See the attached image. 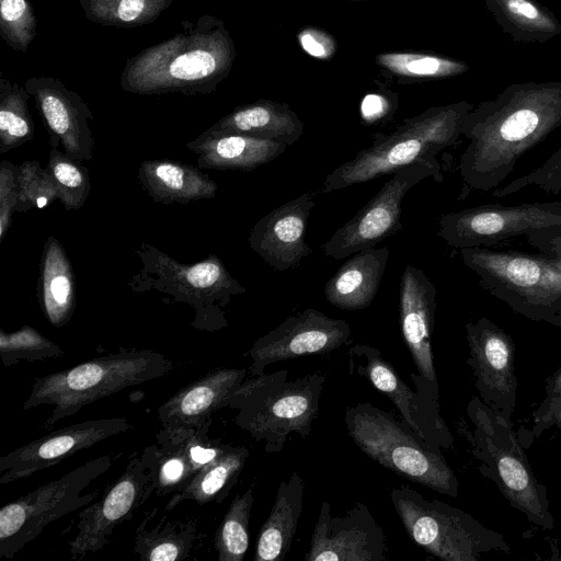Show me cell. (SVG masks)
<instances>
[{
  "mask_svg": "<svg viewBox=\"0 0 561 561\" xmlns=\"http://www.w3.org/2000/svg\"><path fill=\"white\" fill-rule=\"evenodd\" d=\"M254 502L253 489L237 494L224 515L214 538L219 561H242L249 549V525Z\"/></svg>",
  "mask_w": 561,
  "mask_h": 561,
  "instance_id": "obj_36",
  "label": "cell"
},
{
  "mask_svg": "<svg viewBox=\"0 0 561 561\" xmlns=\"http://www.w3.org/2000/svg\"><path fill=\"white\" fill-rule=\"evenodd\" d=\"M430 176L443 182L439 163L415 162L393 172L377 194L322 245L325 256L346 259L400 231L405 194Z\"/></svg>",
  "mask_w": 561,
  "mask_h": 561,
  "instance_id": "obj_13",
  "label": "cell"
},
{
  "mask_svg": "<svg viewBox=\"0 0 561 561\" xmlns=\"http://www.w3.org/2000/svg\"><path fill=\"white\" fill-rule=\"evenodd\" d=\"M389 249H366L352 254L325 283L324 296L336 308L360 310L368 307L379 288Z\"/></svg>",
  "mask_w": 561,
  "mask_h": 561,
  "instance_id": "obj_26",
  "label": "cell"
},
{
  "mask_svg": "<svg viewBox=\"0 0 561 561\" xmlns=\"http://www.w3.org/2000/svg\"><path fill=\"white\" fill-rule=\"evenodd\" d=\"M18 205L15 211L45 208L58 199V191L49 170L38 161H24L16 169Z\"/></svg>",
  "mask_w": 561,
  "mask_h": 561,
  "instance_id": "obj_39",
  "label": "cell"
},
{
  "mask_svg": "<svg viewBox=\"0 0 561 561\" xmlns=\"http://www.w3.org/2000/svg\"><path fill=\"white\" fill-rule=\"evenodd\" d=\"M174 36L129 58L121 75L124 91L149 95L161 93H211L228 77L236 46L222 20L202 15L195 23L182 22Z\"/></svg>",
  "mask_w": 561,
  "mask_h": 561,
  "instance_id": "obj_1",
  "label": "cell"
},
{
  "mask_svg": "<svg viewBox=\"0 0 561 561\" xmlns=\"http://www.w3.org/2000/svg\"><path fill=\"white\" fill-rule=\"evenodd\" d=\"M436 288L423 270L405 265L399 289V313L403 340L417 373L438 388L432 351Z\"/></svg>",
  "mask_w": 561,
  "mask_h": 561,
  "instance_id": "obj_23",
  "label": "cell"
},
{
  "mask_svg": "<svg viewBox=\"0 0 561 561\" xmlns=\"http://www.w3.org/2000/svg\"><path fill=\"white\" fill-rule=\"evenodd\" d=\"M301 49L309 56L328 60L336 53V42L334 37L322 28L306 26L297 35Z\"/></svg>",
  "mask_w": 561,
  "mask_h": 561,
  "instance_id": "obj_45",
  "label": "cell"
},
{
  "mask_svg": "<svg viewBox=\"0 0 561 561\" xmlns=\"http://www.w3.org/2000/svg\"><path fill=\"white\" fill-rule=\"evenodd\" d=\"M558 222H561V202L486 204L443 215L437 236L458 250L490 248Z\"/></svg>",
  "mask_w": 561,
  "mask_h": 561,
  "instance_id": "obj_14",
  "label": "cell"
},
{
  "mask_svg": "<svg viewBox=\"0 0 561 561\" xmlns=\"http://www.w3.org/2000/svg\"><path fill=\"white\" fill-rule=\"evenodd\" d=\"M561 125L559 103H503L468 113L461 135L469 139L459 160L460 198L472 191H493L518 159Z\"/></svg>",
  "mask_w": 561,
  "mask_h": 561,
  "instance_id": "obj_2",
  "label": "cell"
},
{
  "mask_svg": "<svg viewBox=\"0 0 561 561\" xmlns=\"http://www.w3.org/2000/svg\"><path fill=\"white\" fill-rule=\"evenodd\" d=\"M348 370L366 378L396 405L401 419L424 443L436 448H449L454 437L439 414L438 388L419 373H411L413 391L381 355L380 351L355 344L347 352Z\"/></svg>",
  "mask_w": 561,
  "mask_h": 561,
  "instance_id": "obj_12",
  "label": "cell"
},
{
  "mask_svg": "<svg viewBox=\"0 0 561 561\" xmlns=\"http://www.w3.org/2000/svg\"><path fill=\"white\" fill-rule=\"evenodd\" d=\"M37 21L30 0H0V34L14 50L26 53Z\"/></svg>",
  "mask_w": 561,
  "mask_h": 561,
  "instance_id": "obj_40",
  "label": "cell"
},
{
  "mask_svg": "<svg viewBox=\"0 0 561 561\" xmlns=\"http://www.w3.org/2000/svg\"><path fill=\"white\" fill-rule=\"evenodd\" d=\"M32 96L25 88L5 78L0 79V153L31 141L35 126L27 101Z\"/></svg>",
  "mask_w": 561,
  "mask_h": 561,
  "instance_id": "obj_34",
  "label": "cell"
},
{
  "mask_svg": "<svg viewBox=\"0 0 561 561\" xmlns=\"http://www.w3.org/2000/svg\"><path fill=\"white\" fill-rule=\"evenodd\" d=\"M288 371L280 369L255 376L236 387L222 401V408L234 409V424L264 450L279 453L290 433L306 439L319 412L325 375L316 371L287 380Z\"/></svg>",
  "mask_w": 561,
  "mask_h": 561,
  "instance_id": "obj_3",
  "label": "cell"
},
{
  "mask_svg": "<svg viewBox=\"0 0 561 561\" xmlns=\"http://www.w3.org/2000/svg\"><path fill=\"white\" fill-rule=\"evenodd\" d=\"M16 169L11 161H2L0 165V241L8 233L12 214L18 205Z\"/></svg>",
  "mask_w": 561,
  "mask_h": 561,
  "instance_id": "obj_42",
  "label": "cell"
},
{
  "mask_svg": "<svg viewBox=\"0 0 561 561\" xmlns=\"http://www.w3.org/2000/svg\"><path fill=\"white\" fill-rule=\"evenodd\" d=\"M472 428H461L479 460L482 476L492 480L512 507L529 522L552 530L554 518L549 510L547 489L541 484L513 431L512 422L495 413L478 396L467 404Z\"/></svg>",
  "mask_w": 561,
  "mask_h": 561,
  "instance_id": "obj_6",
  "label": "cell"
},
{
  "mask_svg": "<svg viewBox=\"0 0 561 561\" xmlns=\"http://www.w3.org/2000/svg\"><path fill=\"white\" fill-rule=\"evenodd\" d=\"M61 355L64 351L56 343L30 325H23L11 333L0 331V357L7 368L20 360H44Z\"/></svg>",
  "mask_w": 561,
  "mask_h": 561,
  "instance_id": "obj_38",
  "label": "cell"
},
{
  "mask_svg": "<svg viewBox=\"0 0 561 561\" xmlns=\"http://www.w3.org/2000/svg\"><path fill=\"white\" fill-rule=\"evenodd\" d=\"M37 297L51 325L61 328L70 321L76 306L75 274L64 247L53 236L44 244Z\"/></svg>",
  "mask_w": 561,
  "mask_h": 561,
  "instance_id": "obj_31",
  "label": "cell"
},
{
  "mask_svg": "<svg viewBox=\"0 0 561 561\" xmlns=\"http://www.w3.org/2000/svg\"><path fill=\"white\" fill-rule=\"evenodd\" d=\"M468 113L467 103L431 107L405 118L390 134H374L370 147L359 150L353 159L327 175L321 193H331L392 174L415 162L438 163L437 154L457 145Z\"/></svg>",
  "mask_w": 561,
  "mask_h": 561,
  "instance_id": "obj_5",
  "label": "cell"
},
{
  "mask_svg": "<svg viewBox=\"0 0 561 561\" xmlns=\"http://www.w3.org/2000/svg\"><path fill=\"white\" fill-rule=\"evenodd\" d=\"M466 337L470 354L467 364L473 373L479 398L495 413L511 421L517 399L512 337L484 316L466 324Z\"/></svg>",
  "mask_w": 561,
  "mask_h": 561,
  "instance_id": "obj_16",
  "label": "cell"
},
{
  "mask_svg": "<svg viewBox=\"0 0 561 561\" xmlns=\"http://www.w3.org/2000/svg\"><path fill=\"white\" fill-rule=\"evenodd\" d=\"M386 537L369 508L359 502L344 516H332L323 501L305 561H386Z\"/></svg>",
  "mask_w": 561,
  "mask_h": 561,
  "instance_id": "obj_20",
  "label": "cell"
},
{
  "mask_svg": "<svg viewBox=\"0 0 561 561\" xmlns=\"http://www.w3.org/2000/svg\"><path fill=\"white\" fill-rule=\"evenodd\" d=\"M112 463V454L101 455L3 505L0 508V557L13 558L50 523L96 500L98 492H81Z\"/></svg>",
  "mask_w": 561,
  "mask_h": 561,
  "instance_id": "obj_11",
  "label": "cell"
},
{
  "mask_svg": "<svg viewBox=\"0 0 561 561\" xmlns=\"http://www.w3.org/2000/svg\"><path fill=\"white\" fill-rule=\"evenodd\" d=\"M390 499L409 537L440 560L478 561L485 553L511 550L502 534L460 508L424 497L409 485L392 488Z\"/></svg>",
  "mask_w": 561,
  "mask_h": 561,
  "instance_id": "obj_10",
  "label": "cell"
},
{
  "mask_svg": "<svg viewBox=\"0 0 561 561\" xmlns=\"http://www.w3.org/2000/svg\"><path fill=\"white\" fill-rule=\"evenodd\" d=\"M24 88L35 99L53 148L77 161L93 156L94 139L89 121L93 114L82 98L53 77H33Z\"/></svg>",
  "mask_w": 561,
  "mask_h": 561,
  "instance_id": "obj_21",
  "label": "cell"
},
{
  "mask_svg": "<svg viewBox=\"0 0 561 561\" xmlns=\"http://www.w3.org/2000/svg\"><path fill=\"white\" fill-rule=\"evenodd\" d=\"M134 252L141 270L127 285L135 293L157 291L167 301L193 308L192 325L199 330L217 331L228 325L225 308L231 298L247 291L227 271L221 260L210 254L195 264H181L157 248L142 242Z\"/></svg>",
  "mask_w": 561,
  "mask_h": 561,
  "instance_id": "obj_7",
  "label": "cell"
},
{
  "mask_svg": "<svg viewBox=\"0 0 561 561\" xmlns=\"http://www.w3.org/2000/svg\"><path fill=\"white\" fill-rule=\"evenodd\" d=\"M533 435L539 437L542 432L551 426H557L559 432V440L561 444V401L549 409L545 414L539 417L533 419Z\"/></svg>",
  "mask_w": 561,
  "mask_h": 561,
  "instance_id": "obj_47",
  "label": "cell"
},
{
  "mask_svg": "<svg viewBox=\"0 0 561 561\" xmlns=\"http://www.w3.org/2000/svg\"><path fill=\"white\" fill-rule=\"evenodd\" d=\"M245 368L220 367L182 387L157 410L163 428H202L211 424V414L222 409L224 399L247 376Z\"/></svg>",
  "mask_w": 561,
  "mask_h": 561,
  "instance_id": "obj_24",
  "label": "cell"
},
{
  "mask_svg": "<svg viewBox=\"0 0 561 561\" xmlns=\"http://www.w3.org/2000/svg\"><path fill=\"white\" fill-rule=\"evenodd\" d=\"M196 518L175 519L157 507L145 513L135 530L134 552L142 561H183L202 542Z\"/></svg>",
  "mask_w": 561,
  "mask_h": 561,
  "instance_id": "obj_28",
  "label": "cell"
},
{
  "mask_svg": "<svg viewBox=\"0 0 561 561\" xmlns=\"http://www.w3.org/2000/svg\"><path fill=\"white\" fill-rule=\"evenodd\" d=\"M397 107V93L381 90L369 92L360 102V119L367 126L383 124L391 119Z\"/></svg>",
  "mask_w": 561,
  "mask_h": 561,
  "instance_id": "obj_43",
  "label": "cell"
},
{
  "mask_svg": "<svg viewBox=\"0 0 561 561\" xmlns=\"http://www.w3.org/2000/svg\"><path fill=\"white\" fill-rule=\"evenodd\" d=\"M314 197L316 192L304 193L271 210L251 229L250 248L273 270L296 268L312 252L305 237Z\"/></svg>",
  "mask_w": 561,
  "mask_h": 561,
  "instance_id": "obj_22",
  "label": "cell"
},
{
  "mask_svg": "<svg viewBox=\"0 0 561 561\" xmlns=\"http://www.w3.org/2000/svg\"><path fill=\"white\" fill-rule=\"evenodd\" d=\"M347 1H363V0H347Z\"/></svg>",
  "mask_w": 561,
  "mask_h": 561,
  "instance_id": "obj_49",
  "label": "cell"
},
{
  "mask_svg": "<svg viewBox=\"0 0 561 561\" xmlns=\"http://www.w3.org/2000/svg\"><path fill=\"white\" fill-rule=\"evenodd\" d=\"M248 457L249 450L244 446L228 445L183 489L172 494L165 510L171 511L184 501H194L199 505L213 502L221 503L236 485Z\"/></svg>",
  "mask_w": 561,
  "mask_h": 561,
  "instance_id": "obj_32",
  "label": "cell"
},
{
  "mask_svg": "<svg viewBox=\"0 0 561 561\" xmlns=\"http://www.w3.org/2000/svg\"><path fill=\"white\" fill-rule=\"evenodd\" d=\"M375 62L386 77L402 84L446 77L459 69L451 60L414 50L380 53Z\"/></svg>",
  "mask_w": 561,
  "mask_h": 561,
  "instance_id": "obj_33",
  "label": "cell"
},
{
  "mask_svg": "<svg viewBox=\"0 0 561 561\" xmlns=\"http://www.w3.org/2000/svg\"><path fill=\"white\" fill-rule=\"evenodd\" d=\"M287 147L279 141L209 129L186 144L197 154L198 168L247 172L276 159Z\"/></svg>",
  "mask_w": 561,
  "mask_h": 561,
  "instance_id": "obj_25",
  "label": "cell"
},
{
  "mask_svg": "<svg viewBox=\"0 0 561 561\" xmlns=\"http://www.w3.org/2000/svg\"><path fill=\"white\" fill-rule=\"evenodd\" d=\"M173 0H79L89 21L131 28L156 21Z\"/></svg>",
  "mask_w": 561,
  "mask_h": 561,
  "instance_id": "obj_35",
  "label": "cell"
},
{
  "mask_svg": "<svg viewBox=\"0 0 561 561\" xmlns=\"http://www.w3.org/2000/svg\"><path fill=\"white\" fill-rule=\"evenodd\" d=\"M172 369L173 363L158 352L123 350L37 377L23 410L53 405L51 414L43 425L49 430L99 399L161 378Z\"/></svg>",
  "mask_w": 561,
  "mask_h": 561,
  "instance_id": "obj_4",
  "label": "cell"
},
{
  "mask_svg": "<svg viewBox=\"0 0 561 561\" xmlns=\"http://www.w3.org/2000/svg\"><path fill=\"white\" fill-rule=\"evenodd\" d=\"M531 185L549 194L561 192V145L542 165L505 186L493 190L492 195L503 198Z\"/></svg>",
  "mask_w": 561,
  "mask_h": 561,
  "instance_id": "obj_41",
  "label": "cell"
},
{
  "mask_svg": "<svg viewBox=\"0 0 561 561\" xmlns=\"http://www.w3.org/2000/svg\"><path fill=\"white\" fill-rule=\"evenodd\" d=\"M344 421L348 436L370 459L433 491L458 496V479L442 449L420 439L402 419L362 402L345 410Z\"/></svg>",
  "mask_w": 561,
  "mask_h": 561,
  "instance_id": "obj_8",
  "label": "cell"
},
{
  "mask_svg": "<svg viewBox=\"0 0 561 561\" xmlns=\"http://www.w3.org/2000/svg\"><path fill=\"white\" fill-rule=\"evenodd\" d=\"M351 335L348 323L308 308L290 316L275 329L259 337L248 351L252 377L264 375L265 368L277 362L310 354H327L343 344Z\"/></svg>",
  "mask_w": 561,
  "mask_h": 561,
  "instance_id": "obj_17",
  "label": "cell"
},
{
  "mask_svg": "<svg viewBox=\"0 0 561 561\" xmlns=\"http://www.w3.org/2000/svg\"><path fill=\"white\" fill-rule=\"evenodd\" d=\"M304 494L305 482L297 472L279 483L271 512L257 534L254 561L285 559L297 531Z\"/></svg>",
  "mask_w": 561,
  "mask_h": 561,
  "instance_id": "obj_30",
  "label": "cell"
},
{
  "mask_svg": "<svg viewBox=\"0 0 561 561\" xmlns=\"http://www.w3.org/2000/svg\"><path fill=\"white\" fill-rule=\"evenodd\" d=\"M525 237L528 244L561 270V222L534 230Z\"/></svg>",
  "mask_w": 561,
  "mask_h": 561,
  "instance_id": "obj_44",
  "label": "cell"
},
{
  "mask_svg": "<svg viewBox=\"0 0 561 561\" xmlns=\"http://www.w3.org/2000/svg\"><path fill=\"white\" fill-rule=\"evenodd\" d=\"M459 254L482 287L513 311L561 328V270L543 255L484 247Z\"/></svg>",
  "mask_w": 561,
  "mask_h": 561,
  "instance_id": "obj_9",
  "label": "cell"
},
{
  "mask_svg": "<svg viewBox=\"0 0 561 561\" xmlns=\"http://www.w3.org/2000/svg\"><path fill=\"white\" fill-rule=\"evenodd\" d=\"M130 427L127 419L111 417L87 420L53 431L1 456L0 483L28 478Z\"/></svg>",
  "mask_w": 561,
  "mask_h": 561,
  "instance_id": "obj_19",
  "label": "cell"
},
{
  "mask_svg": "<svg viewBox=\"0 0 561 561\" xmlns=\"http://www.w3.org/2000/svg\"><path fill=\"white\" fill-rule=\"evenodd\" d=\"M138 180L152 201L168 205L213 198L218 190L198 168L170 159L142 161Z\"/></svg>",
  "mask_w": 561,
  "mask_h": 561,
  "instance_id": "obj_27",
  "label": "cell"
},
{
  "mask_svg": "<svg viewBox=\"0 0 561 561\" xmlns=\"http://www.w3.org/2000/svg\"><path fill=\"white\" fill-rule=\"evenodd\" d=\"M507 5L513 13L523 15L525 18L536 19L538 16L537 9L528 1L508 0Z\"/></svg>",
  "mask_w": 561,
  "mask_h": 561,
  "instance_id": "obj_48",
  "label": "cell"
},
{
  "mask_svg": "<svg viewBox=\"0 0 561 561\" xmlns=\"http://www.w3.org/2000/svg\"><path fill=\"white\" fill-rule=\"evenodd\" d=\"M209 428L210 425L174 431L162 427L157 432L156 442L140 455L157 496L174 494L183 489L226 449L228 445L220 438L208 435Z\"/></svg>",
  "mask_w": 561,
  "mask_h": 561,
  "instance_id": "obj_18",
  "label": "cell"
},
{
  "mask_svg": "<svg viewBox=\"0 0 561 561\" xmlns=\"http://www.w3.org/2000/svg\"><path fill=\"white\" fill-rule=\"evenodd\" d=\"M47 169L55 181L58 199L64 208L80 209L91 190L88 169L56 148L49 152Z\"/></svg>",
  "mask_w": 561,
  "mask_h": 561,
  "instance_id": "obj_37",
  "label": "cell"
},
{
  "mask_svg": "<svg viewBox=\"0 0 561 561\" xmlns=\"http://www.w3.org/2000/svg\"><path fill=\"white\" fill-rule=\"evenodd\" d=\"M294 145L304 133V123L285 103L261 99L236 107L207 128Z\"/></svg>",
  "mask_w": 561,
  "mask_h": 561,
  "instance_id": "obj_29",
  "label": "cell"
},
{
  "mask_svg": "<svg viewBox=\"0 0 561 561\" xmlns=\"http://www.w3.org/2000/svg\"><path fill=\"white\" fill-rule=\"evenodd\" d=\"M545 399L533 413V419L545 414L549 409L561 401V366L545 380Z\"/></svg>",
  "mask_w": 561,
  "mask_h": 561,
  "instance_id": "obj_46",
  "label": "cell"
},
{
  "mask_svg": "<svg viewBox=\"0 0 561 561\" xmlns=\"http://www.w3.org/2000/svg\"><path fill=\"white\" fill-rule=\"evenodd\" d=\"M154 493L152 481L137 453L129 458L122 474L78 515L77 531L69 541L70 557L80 560L100 551L121 524L131 520L135 513Z\"/></svg>",
  "mask_w": 561,
  "mask_h": 561,
  "instance_id": "obj_15",
  "label": "cell"
}]
</instances>
